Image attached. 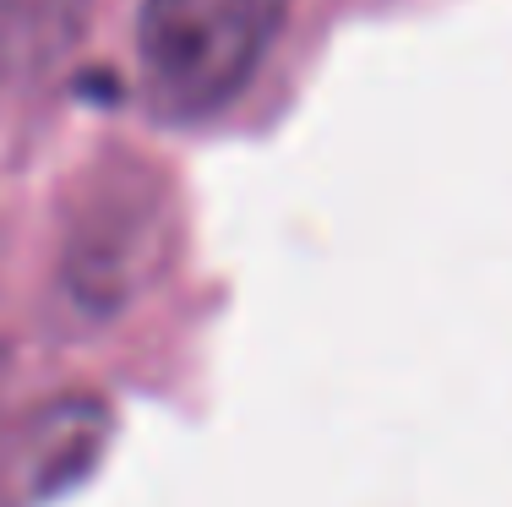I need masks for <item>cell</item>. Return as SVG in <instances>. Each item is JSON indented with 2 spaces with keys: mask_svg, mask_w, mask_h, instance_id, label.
I'll return each mask as SVG.
<instances>
[{
  "mask_svg": "<svg viewBox=\"0 0 512 507\" xmlns=\"http://www.w3.org/2000/svg\"><path fill=\"white\" fill-rule=\"evenodd\" d=\"M175 262V191L142 159H109L77 191L60 240V284L93 317L137 306Z\"/></svg>",
  "mask_w": 512,
  "mask_h": 507,
  "instance_id": "obj_1",
  "label": "cell"
},
{
  "mask_svg": "<svg viewBox=\"0 0 512 507\" xmlns=\"http://www.w3.org/2000/svg\"><path fill=\"white\" fill-rule=\"evenodd\" d=\"M289 22V0H142L137 55L148 99L202 120L240 99Z\"/></svg>",
  "mask_w": 512,
  "mask_h": 507,
  "instance_id": "obj_2",
  "label": "cell"
},
{
  "mask_svg": "<svg viewBox=\"0 0 512 507\" xmlns=\"http://www.w3.org/2000/svg\"><path fill=\"white\" fill-rule=\"evenodd\" d=\"M93 0H0V82L44 77L88 33Z\"/></svg>",
  "mask_w": 512,
  "mask_h": 507,
  "instance_id": "obj_3",
  "label": "cell"
}]
</instances>
